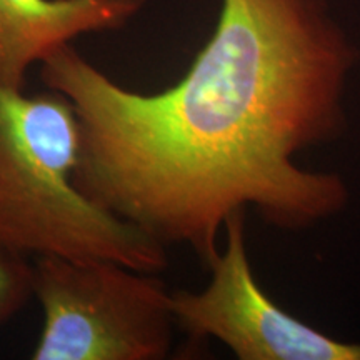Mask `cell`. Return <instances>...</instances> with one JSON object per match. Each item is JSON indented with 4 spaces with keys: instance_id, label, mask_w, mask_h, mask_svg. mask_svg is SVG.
<instances>
[{
    "instance_id": "5",
    "label": "cell",
    "mask_w": 360,
    "mask_h": 360,
    "mask_svg": "<svg viewBox=\"0 0 360 360\" xmlns=\"http://www.w3.org/2000/svg\"><path fill=\"white\" fill-rule=\"evenodd\" d=\"M146 0H0V84L24 90L34 64L80 35L120 30Z\"/></svg>"
},
{
    "instance_id": "6",
    "label": "cell",
    "mask_w": 360,
    "mask_h": 360,
    "mask_svg": "<svg viewBox=\"0 0 360 360\" xmlns=\"http://www.w3.org/2000/svg\"><path fill=\"white\" fill-rule=\"evenodd\" d=\"M0 244V323L19 314L34 297V264Z\"/></svg>"
},
{
    "instance_id": "3",
    "label": "cell",
    "mask_w": 360,
    "mask_h": 360,
    "mask_svg": "<svg viewBox=\"0 0 360 360\" xmlns=\"http://www.w3.org/2000/svg\"><path fill=\"white\" fill-rule=\"evenodd\" d=\"M44 326L34 360H162L170 355L172 292L152 272L101 259L37 257Z\"/></svg>"
},
{
    "instance_id": "2",
    "label": "cell",
    "mask_w": 360,
    "mask_h": 360,
    "mask_svg": "<svg viewBox=\"0 0 360 360\" xmlns=\"http://www.w3.org/2000/svg\"><path fill=\"white\" fill-rule=\"evenodd\" d=\"M80 124L60 92L0 84V244L29 255L101 259L157 274L165 245L80 191Z\"/></svg>"
},
{
    "instance_id": "4",
    "label": "cell",
    "mask_w": 360,
    "mask_h": 360,
    "mask_svg": "<svg viewBox=\"0 0 360 360\" xmlns=\"http://www.w3.org/2000/svg\"><path fill=\"white\" fill-rule=\"evenodd\" d=\"M225 249L209 265L204 290H174L177 327L195 342L215 339L240 360H360V344L315 330L262 290L245 247V210L224 225Z\"/></svg>"
},
{
    "instance_id": "1",
    "label": "cell",
    "mask_w": 360,
    "mask_h": 360,
    "mask_svg": "<svg viewBox=\"0 0 360 360\" xmlns=\"http://www.w3.org/2000/svg\"><path fill=\"white\" fill-rule=\"evenodd\" d=\"M357 58L328 0H220L210 39L160 92L125 89L72 44L40 79L77 114L80 191L209 267L220 229L247 207L282 231L345 209L340 175L294 159L344 134Z\"/></svg>"
}]
</instances>
